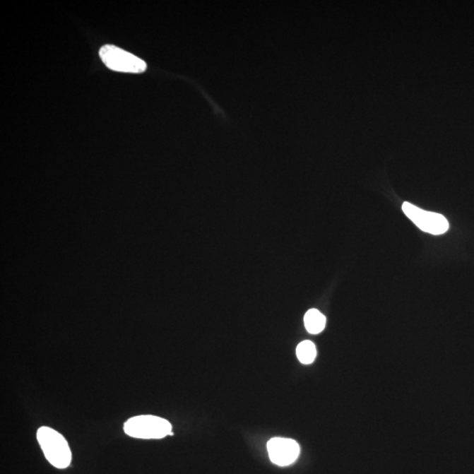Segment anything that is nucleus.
<instances>
[{
    "mask_svg": "<svg viewBox=\"0 0 474 474\" xmlns=\"http://www.w3.org/2000/svg\"><path fill=\"white\" fill-rule=\"evenodd\" d=\"M37 440L47 461L57 469L70 466L72 454L67 440L57 430L41 427L37 430Z\"/></svg>",
    "mask_w": 474,
    "mask_h": 474,
    "instance_id": "f257e3e1",
    "label": "nucleus"
},
{
    "mask_svg": "<svg viewBox=\"0 0 474 474\" xmlns=\"http://www.w3.org/2000/svg\"><path fill=\"white\" fill-rule=\"evenodd\" d=\"M172 425L159 416L143 415L134 416L125 422L126 435L138 439H162L172 435Z\"/></svg>",
    "mask_w": 474,
    "mask_h": 474,
    "instance_id": "f03ea898",
    "label": "nucleus"
},
{
    "mask_svg": "<svg viewBox=\"0 0 474 474\" xmlns=\"http://www.w3.org/2000/svg\"><path fill=\"white\" fill-rule=\"evenodd\" d=\"M100 57L108 69L115 71L142 73L147 69L146 61L117 46H103L100 49Z\"/></svg>",
    "mask_w": 474,
    "mask_h": 474,
    "instance_id": "7ed1b4c3",
    "label": "nucleus"
},
{
    "mask_svg": "<svg viewBox=\"0 0 474 474\" xmlns=\"http://www.w3.org/2000/svg\"><path fill=\"white\" fill-rule=\"evenodd\" d=\"M403 211L419 230L423 232L434 235V236H439V235L447 232L450 227L447 219L444 215L437 213L425 211L410 202H404Z\"/></svg>",
    "mask_w": 474,
    "mask_h": 474,
    "instance_id": "20e7f679",
    "label": "nucleus"
},
{
    "mask_svg": "<svg viewBox=\"0 0 474 474\" xmlns=\"http://www.w3.org/2000/svg\"><path fill=\"white\" fill-rule=\"evenodd\" d=\"M267 451L273 464L287 466L295 463L298 458L300 448L295 440L274 437L268 442Z\"/></svg>",
    "mask_w": 474,
    "mask_h": 474,
    "instance_id": "39448f33",
    "label": "nucleus"
},
{
    "mask_svg": "<svg viewBox=\"0 0 474 474\" xmlns=\"http://www.w3.org/2000/svg\"><path fill=\"white\" fill-rule=\"evenodd\" d=\"M304 324L307 332L317 335L324 331L326 325V317L319 310L312 309L307 311L304 316Z\"/></svg>",
    "mask_w": 474,
    "mask_h": 474,
    "instance_id": "423d86ee",
    "label": "nucleus"
},
{
    "mask_svg": "<svg viewBox=\"0 0 474 474\" xmlns=\"http://www.w3.org/2000/svg\"><path fill=\"white\" fill-rule=\"evenodd\" d=\"M316 348L313 342L306 340L299 343L296 349V355L300 363L304 365L312 364L316 357Z\"/></svg>",
    "mask_w": 474,
    "mask_h": 474,
    "instance_id": "0eeeda50",
    "label": "nucleus"
}]
</instances>
